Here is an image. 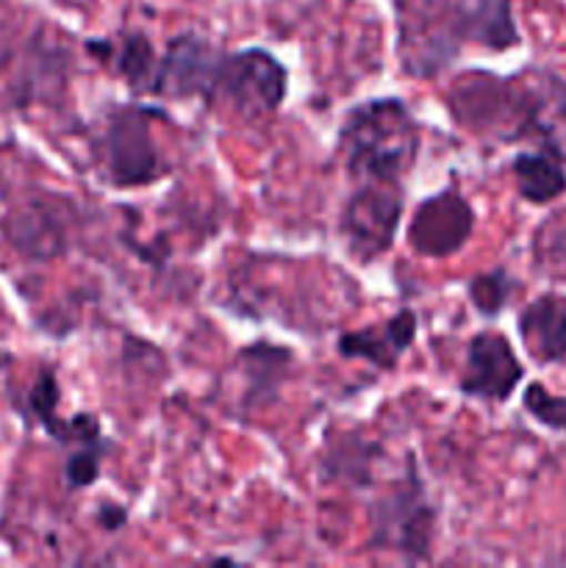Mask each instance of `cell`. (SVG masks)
<instances>
[{
	"label": "cell",
	"mask_w": 566,
	"mask_h": 568,
	"mask_svg": "<svg viewBox=\"0 0 566 568\" xmlns=\"http://www.w3.org/2000/svg\"><path fill=\"white\" fill-rule=\"evenodd\" d=\"M342 150L353 175L366 181H397L414 164L420 131L400 100H366L344 120Z\"/></svg>",
	"instance_id": "cell-1"
},
{
	"label": "cell",
	"mask_w": 566,
	"mask_h": 568,
	"mask_svg": "<svg viewBox=\"0 0 566 568\" xmlns=\"http://www.w3.org/2000/svg\"><path fill=\"white\" fill-rule=\"evenodd\" d=\"M397 31L405 72L431 78L475 42V0H397Z\"/></svg>",
	"instance_id": "cell-2"
},
{
	"label": "cell",
	"mask_w": 566,
	"mask_h": 568,
	"mask_svg": "<svg viewBox=\"0 0 566 568\" xmlns=\"http://www.w3.org/2000/svg\"><path fill=\"white\" fill-rule=\"evenodd\" d=\"M449 109L461 125L503 139L519 136L538 114L536 100L486 72L461 75L449 89Z\"/></svg>",
	"instance_id": "cell-3"
},
{
	"label": "cell",
	"mask_w": 566,
	"mask_h": 568,
	"mask_svg": "<svg viewBox=\"0 0 566 568\" xmlns=\"http://www.w3.org/2000/svg\"><path fill=\"white\" fill-rule=\"evenodd\" d=\"M211 92L247 120L272 114L286 98V67L266 50H242L220 59Z\"/></svg>",
	"instance_id": "cell-4"
},
{
	"label": "cell",
	"mask_w": 566,
	"mask_h": 568,
	"mask_svg": "<svg viewBox=\"0 0 566 568\" xmlns=\"http://www.w3.org/2000/svg\"><path fill=\"white\" fill-rule=\"evenodd\" d=\"M403 214V189L397 181H370L350 197L342 214V233L358 261L386 253Z\"/></svg>",
	"instance_id": "cell-5"
},
{
	"label": "cell",
	"mask_w": 566,
	"mask_h": 568,
	"mask_svg": "<svg viewBox=\"0 0 566 568\" xmlns=\"http://www.w3.org/2000/svg\"><path fill=\"white\" fill-rule=\"evenodd\" d=\"M153 114L148 109H122L105 131V175L114 186H148L166 175V164L150 133Z\"/></svg>",
	"instance_id": "cell-6"
},
{
	"label": "cell",
	"mask_w": 566,
	"mask_h": 568,
	"mask_svg": "<svg viewBox=\"0 0 566 568\" xmlns=\"http://www.w3.org/2000/svg\"><path fill=\"white\" fill-rule=\"evenodd\" d=\"M472 225H475L472 205L458 192H442L416 209L408 225V244L420 255L447 258L464 247Z\"/></svg>",
	"instance_id": "cell-7"
},
{
	"label": "cell",
	"mask_w": 566,
	"mask_h": 568,
	"mask_svg": "<svg viewBox=\"0 0 566 568\" xmlns=\"http://www.w3.org/2000/svg\"><path fill=\"white\" fill-rule=\"evenodd\" d=\"M522 364L514 349L497 333H477L469 342L466 369L461 375V392L466 397L481 399H508L519 386Z\"/></svg>",
	"instance_id": "cell-8"
},
{
	"label": "cell",
	"mask_w": 566,
	"mask_h": 568,
	"mask_svg": "<svg viewBox=\"0 0 566 568\" xmlns=\"http://www.w3.org/2000/svg\"><path fill=\"white\" fill-rule=\"evenodd\" d=\"M220 59L200 37L183 33L170 42L164 59L155 67L153 92L189 98V94H211Z\"/></svg>",
	"instance_id": "cell-9"
},
{
	"label": "cell",
	"mask_w": 566,
	"mask_h": 568,
	"mask_svg": "<svg viewBox=\"0 0 566 568\" xmlns=\"http://www.w3.org/2000/svg\"><path fill=\"white\" fill-rule=\"evenodd\" d=\"M416 333V320L411 311H400L397 316L386 322L381 331H355L344 333L338 338V353L344 358H364L372 361L381 369H394L403 358L405 349L411 347Z\"/></svg>",
	"instance_id": "cell-10"
},
{
	"label": "cell",
	"mask_w": 566,
	"mask_h": 568,
	"mask_svg": "<svg viewBox=\"0 0 566 568\" xmlns=\"http://www.w3.org/2000/svg\"><path fill=\"white\" fill-rule=\"evenodd\" d=\"M519 333L536 361L566 358V297L544 294L519 316Z\"/></svg>",
	"instance_id": "cell-11"
},
{
	"label": "cell",
	"mask_w": 566,
	"mask_h": 568,
	"mask_svg": "<svg viewBox=\"0 0 566 568\" xmlns=\"http://www.w3.org/2000/svg\"><path fill=\"white\" fill-rule=\"evenodd\" d=\"M427 532H431V510L422 505L420 494L397 497L388 505L386 516L377 521V544H394V549L425 555Z\"/></svg>",
	"instance_id": "cell-12"
},
{
	"label": "cell",
	"mask_w": 566,
	"mask_h": 568,
	"mask_svg": "<svg viewBox=\"0 0 566 568\" xmlns=\"http://www.w3.org/2000/svg\"><path fill=\"white\" fill-rule=\"evenodd\" d=\"M514 178L519 194L530 203H549L566 189V175L547 155L525 153L514 161Z\"/></svg>",
	"instance_id": "cell-13"
},
{
	"label": "cell",
	"mask_w": 566,
	"mask_h": 568,
	"mask_svg": "<svg viewBox=\"0 0 566 568\" xmlns=\"http://www.w3.org/2000/svg\"><path fill=\"white\" fill-rule=\"evenodd\" d=\"M475 42L492 50L514 48L519 42L511 0H475Z\"/></svg>",
	"instance_id": "cell-14"
},
{
	"label": "cell",
	"mask_w": 566,
	"mask_h": 568,
	"mask_svg": "<svg viewBox=\"0 0 566 568\" xmlns=\"http://www.w3.org/2000/svg\"><path fill=\"white\" fill-rule=\"evenodd\" d=\"M117 67H120V72L137 92H153L155 67L159 64L153 61V48H150V42L142 33H131L125 39Z\"/></svg>",
	"instance_id": "cell-15"
},
{
	"label": "cell",
	"mask_w": 566,
	"mask_h": 568,
	"mask_svg": "<svg viewBox=\"0 0 566 568\" xmlns=\"http://www.w3.org/2000/svg\"><path fill=\"white\" fill-rule=\"evenodd\" d=\"M525 408L542 425L566 433V397H553L542 383H533L525 392Z\"/></svg>",
	"instance_id": "cell-16"
},
{
	"label": "cell",
	"mask_w": 566,
	"mask_h": 568,
	"mask_svg": "<svg viewBox=\"0 0 566 568\" xmlns=\"http://www.w3.org/2000/svg\"><path fill=\"white\" fill-rule=\"evenodd\" d=\"M508 277L503 272H492V275H481L472 281L469 297L477 305V311H483V314H497L503 308L505 297H508Z\"/></svg>",
	"instance_id": "cell-17"
},
{
	"label": "cell",
	"mask_w": 566,
	"mask_h": 568,
	"mask_svg": "<svg viewBox=\"0 0 566 568\" xmlns=\"http://www.w3.org/2000/svg\"><path fill=\"white\" fill-rule=\"evenodd\" d=\"M98 449H87V453H78L75 458L67 464V480H70L72 488H87L98 480Z\"/></svg>",
	"instance_id": "cell-18"
}]
</instances>
